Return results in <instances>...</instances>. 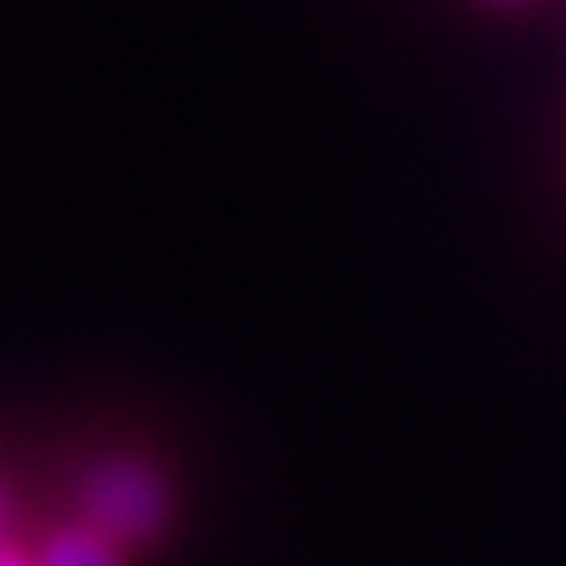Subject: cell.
<instances>
[{
  "label": "cell",
  "instance_id": "1",
  "mask_svg": "<svg viewBox=\"0 0 566 566\" xmlns=\"http://www.w3.org/2000/svg\"><path fill=\"white\" fill-rule=\"evenodd\" d=\"M175 515V491L166 472L133 453L99 458L81 472L76 491V520L99 528L104 538H114L123 553L156 543L170 528Z\"/></svg>",
  "mask_w": 566,
  "mask_h": 566
},
{
  "label": "cell",
  "instance_id": "2",
  "mask_svg": "<svg viewBox=\"0 0 566 566\" xmlns=\"http://www.w3.org/2000/svg\"><path fill=\"white\" fill-rule=\"evenodd\" d=\"M133 553H123L114 538H104L99 528L81 524V520H66L57 528L33 543V562L39 566H128Z\"/></svg>",
  "mask_w": 566,
  "mask_h": 566
},
{
  "label": "cell",
  "instance_id": "3",
  "mask_svg": "<svg viewBox=\"0 0 566 566\" xmlns=\"http://www.w3.org/2000/svg\"><path fill=\"white\" fill-rule=\"evenodd\" d=\"M6 543H20V538H14V491L6 476H0V547Z\"/></svg>",
  "mask_w": 566,
  "mask_h": 566
},
{
  "label": "cell",
  "instance_id": "4",
  "mask_svg": "<svg viewBox=\"0 0 566 566\" xmlns=\"http://www.w3.org/2000/svg\"><path fill=\"white\" fill-rule=\"evenodd\" d=\"M0 566H39V562H33V547L6 543V547H0Z\"/></svg>",
  "mask_w": 566,
  "mask_h": 566
},
{
  "label": "cell",
  "instance_id": "5",
  "mask_svg": "<svg viewBox=\"0 0 566 566\" xmlns=\"http://www.w3.org/2000/svg\"><path fill=\"white\" fill-rule=\"evenodd\" d=\"M482 6H528V0H482Z\"/></svg>",
  "mask_w": 566,
  "mask_h": 566
}]
</instances>
